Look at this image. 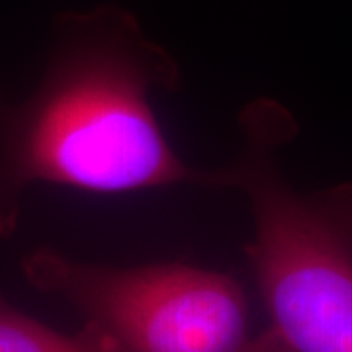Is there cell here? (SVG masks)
<instances>
[{
  "mask_svg": "<svg viewBox=\"0 0 352 352\" xmlns=\"http://www.w3.org/2000/svg\"><path fill=\"white\" fill-rule=\"evenodd\" d=\"M180 87L176 59L118 4L53 20L43 76L24 100L0 90V239L10 237L32 184L94 194L163 186L217 190V170L184 163L153 112V92Z\"/></svg>",
  "mask_w": 352,
  "mask_h": 352,
  "instance_id": "6da1fadb",
  "label": "cell"
},
{
  "mask_svg": "<svg viewBox=\"0 0 352 352\" xmlns=\"http://www.w3.org/2000/svg\"><path fill=\"white\" fill-rule=\"evenodd\" d=\"M22 272L127 352H294L272 325L252 335L245 292L221 272L182 263L120 268L55 249L30 252Z\"/></svg>",
  "mask_w": 352,
  "mask_h": 352,
  "instance_id": "3957f363",
  "label": "cell"
},
{
  "mask_svg": "<svg viewBox=\"0 0 352 352\" xmlns=\"http://www.w3.org/2000/svg\"><path fill=\"white\" fill-rule=\"evenodd\" d=\"M0 352H127L112 335L85 321L76 333H61L18 311L0 296Z\"/></svg>",
  "mask_w": 352,
  "mask_h": 352,
  "instance_id": "277c9868",
  "label": "cell"
},
{
  "mask_svg": "<svg viewBox=\"0 0 352 352\" xmlns=\"http://www.w3.org/2000/svg\"><path fill=\"white\" fill-rule=\"evenodd\" d=\"M241 149L217 170V190L241 192L252 214L247 258L270 325L294 352H352V182L298 192L278 153L298 133L288 108L251 102Z\"/></svg>",
  "mask_w": 352,
  "mask_h": 352,
  "instance_id": "7a4b0ae2",
  "label": "cell"
}]
</instances>
